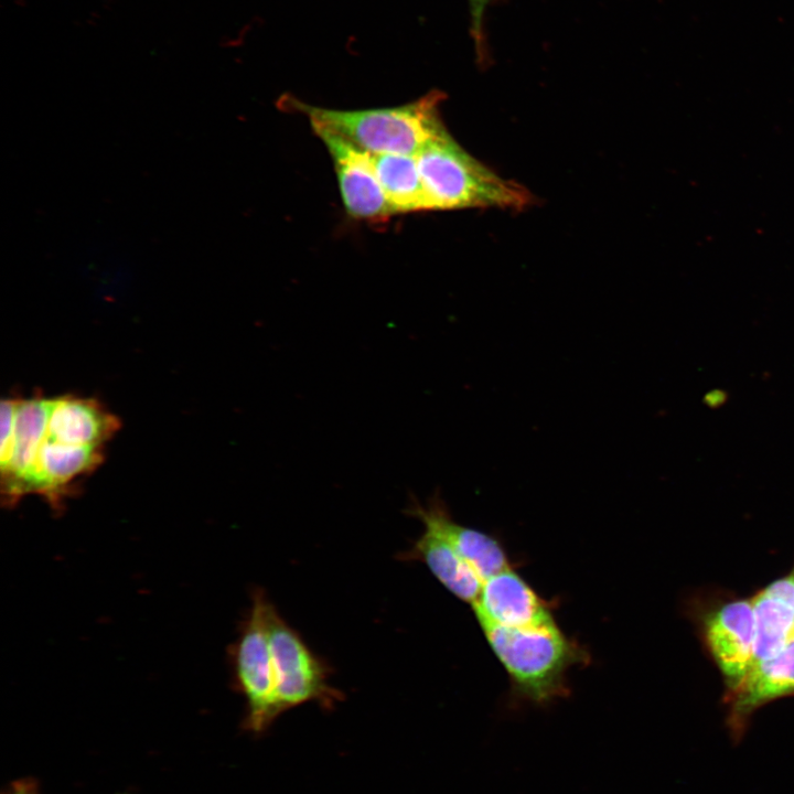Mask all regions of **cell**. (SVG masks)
<instances>
[{
  "label": "cell",
  "mask_w": 794,
  "mask_h": 794,
  "mask_svg": "<svg viewBox=\"0 0 794 794\" xmlns=\"http://www.w3.org/2000/svg\"><path fill=\"white\" fill-rule=\"evenodd\" d=\"M481 627L509 677L512 696L519 702L548 706L567 697L569 669L590 659L583 646L567 636L555 619L517 629Z\"/></svg>",
  "instance_id": "obj_1"
},
{
  "label": "cell",
  "mask_w": 794,
  "mask_h": 794,
  "mask_svg": "<svg viewBox=\"0 0 794 794\" xmlns=\"http://www.w3.org/2000/svg\"><path fill=\"white\" fill-rule=\"evenodd\" d=\"M444 98L433 89L401 106L360 110L315 107L293 96L280 101L285 109L307 116L312 128L332 131L368 153L416 155L446 128L439 111Z\"/></svg>",
  "instance_id": "obj_2"
},
{
  "label": "cell",
  "mask_w": 794,
  "mask_h": 794,
  "mask_svg": "<svg viewBox=\"0 0 794 794\" xmlns=\"http://www.w3.org/2000/svg\"><path fill=\"white\" fill-rule=\"evenodd\" d=\"M416 157L432 211L474 207L521 211L534 202L525 186L484 165L446 128Z\"/></svg>",
  "instance_id": "obj_3"
},
{
  "label": "cell",
  "mask_w": 794,
  "mask_h": 794,
  "mask_svg": "<svg viewBox=\"0 0 794 794\" xmlns=\"http://www.w3.org/2000/svg\"><path fill=\"white\" fill-rule=\"evenodd\" d=\"M270 605L262 590L254 591L251 607L232 651L236 687L246 700L243 726L253 733L266 731L280 716L268 633Z\"/></svg>",
  "instance_id": "obj_4"
},
{
  "label": "cell",
  "mask_w": 794,
  "mask_h": 794,
  "mask_svg": "<svg viewBox=\"0 0 794 794\" xmlns=\"http://www.w3.org/2000/svg\"><path fill=\"white\" fill-rule=\"evenodd\" d=\"M268 633L280 715L310 701L329 709L343 699V694L329 684L331 669L328 664L311 651L272 603L268 612Z\"/></svg>",
  "instance_id": "obj_5"
},
{
  "label": "cell",
  "mask_w": 794,
  "mask_h": 794,
  "mask_svg": "<svg viewBox=\"0 0 794 794\" xmlns=\"http://www.w3.org/2000/svg\"><path fill=\"white\" fill-rule=\"evenodd\" d=\"M701 635L720 669L727 690L748 674L754 646L755 620L751 600L736 599L709 610L701 618Z\"/></svg>",
  "instance_id": "obj_6"
},
{
  "label": "cell",
  "mask_w": 794,
  "mask_h": 794,
  "mask_svg": "<svg viewBox=\"0 0 794 794\" xmlns=\"http://www.w3.org/2000/svg\"><path fill=\"white\" fill-rule=\"evenodd\" d=\"M333 161L337 184L346 213L354 219L380 222L393 210L384 194L371 153L336 133L313 128Z\"/></svg>",
  "instance_id": "obj_7"
},
{
  "label": "cell",
  "mask_w": 794,
  "mask_h": 794,
  "mask_svg": "<svg viewBox=\"0 0 794 794\" xmlns=\"http://www.w3.org/2000/svg\"><path fill=\"white\" fill-rule=\"evenodd\" d=\"M788 696H794V639L779 655L750 668L743 680L726 693V725L732 741L743 738L754 711Z\"/></svg>",
  "instance_id": "obj_8"
},
{
  "label": "cell",
  "mask_w": 794,
  "mask_h": 794,
  "mask_svg": "<svg viewBox=\"0 0 794 794\" xmlns=\"http://www.w3.org/2000/svg\"><path fill=\"white\" fill-rule=\"evenodd\" d=\"M472 608L481 626L517 629L554 620L548 602L513 567L483 581Z\"/></svg>",
  "instance_id": "obj_9"
},
{
  "label": "cell",
  "mask_w": 794,
  "mask_h": 794,
  "mask_svg": "<svg viewBox=\"0 0 794 794\" xmlns=\"http://www.w3.org/2000/svg\"><path fill=\"white\" fill-rule=\"evenodd\" d=\"M51 408L52 398H18L11 457L8 466L1 471V498L8 507L30 494Z\"/></svg>",
  "instance_id": "obj_10"
},
{
  "label": "cell",
  "mask_w": 794,
  "mask_h": 794,
  "mask_svg": "<svg viewBox=\"0 0 794 794\" xmlns=\"http://www.w3.org/2000/svg\"><path fill=\"white\" fill-rule=\"evenodd\" d=\"M406 513L438 528L482 581L512 567L503 544L493 535L457 523L438 492L423 505L411 496Z\"/></svg>",
  "instance_id": "obj_11"
},
{
  "label": "cell",
  "mask_w": 794,
  "mask_h": 794,
  "mask_svg": "<svg viewBox=\"0 0 794 794\" xmlns=\"http://www.w3.org/2000/svg\"><path fill=\"white\" fill-rule=\"evenodd\" d=\"M105 447L74 446L45 440L40 449L30 494L41 495L54 509L72 493L79 480L104 461Z\"/></svg>",
  "instance_id": "obj_12"
},
{
  "label": "cell",
  "mask_w": 794,
  "mask_h": 794,
  "mask_svg": "<svg viewBox=\"0 0 794 794\" xmlns=\"http://www.w3.org/2000/svg\"><path fill=\"white\" fill-rule=\"evenodd\" d=\"M116 415L95 398H52L46 439L74 446L105 447L120 429Z\"/></svg>",
  "instance_id": "obj_13"
},
{
  "label": "cell",
  "mask_w": 794,
  "mask_h": 794,
  "mask_svg": "<svg viewBox=\"0 0 794 794\" xmlns=\"http://www.w3.org/2000/svg\"><path fill=\"white\" fill-rule=\"evenodd\" d=\"M755 620L750 668L779 655L794 633V573L779 579L752 599ZM749 672V670H748Z\"/></svg>",
  "instance_id": "obj_14"
},
{
  "label": "cell",
  "mask_w": 794,
  "mask_h": 794,
  "mask_svg": "<svg viewBox=\"0 0 794 794\" xmlns=\"http://www.w3.org/2000/svg\"><path fill=\"white\" fill-rule=\"evenodd\" d=\"M423 526V533L399 558L423 562L448 591L472 607L483 581L438 528L430 524Z\"/></svg>",
  "instance_id": "obj_15"
},
{
  "label": "cell",
  "mask_w": 794,
  "mask_h": 794,
  "mask_svg": "<svg viewBox=\"0 0 794 794\" xmlns=\"http://www.w3.org/2000/svg\"><path fill=\"white\" fill-rule=\"evenodd\" d=\"M371 157L394 214L432 211L416 155L371 153Z\"/></svg>",
  "instance_id": "obj_16"
},
{
  "label": "cell",
  "mask_w": 794,
  "mask_h": 794,
  "mask_svg": "<svg viewBox=\"0 0 794 794\" xmlns=\"http://www.w3.org/2000/svg\"><path fill=\"white\" fill-rule=\"evenodd\" d=\"M503 0H468L470 14V35L473 40L476 61L486 64L489 61V43L486 39V12L493 4Z\"/></svg>",
  "instance_id": "obj_17"
},
{
  "label": "cell",
  "mask_w": 794,
  "mask_h": 794,
  "mask_svg": "<svg viewBox=\"0 0 794 794\" xmlns=\"http://www.w3.org/2000/svg\"><path fill=\"white\" fill-rule=\"evenodd\" d=\"M17 403L18 398H4L0 405V471L8 466L11 457Z\"/></svg>",
  "instance_id": "obj_18"
},
{
  "label": "cell",
  "mask_w": 794,
  "mask_h": 794,
  "mask_svg": "<svg viewBox=\"0 0 794 794\" xmlns=\"http://www.w3.org/2000/svg\"><path fill=\"white\" fill-rule=\"evenodd\" d=\"M2 794H40L39 785L32 777L13 781Z\"/></svg>",
  "instance_id": "obj_19"
},
{
  "label": "cell",
  "mask_w": 794,
  "mask_h": 794,
  "mask_svg": "<svg viewBox=\"0 0 794 794\" xmlns=\"http://www.w3.org/2000/svg\"><path fill=\"white\" fill-rule=\"evenodd\" d=\"M728 399V395L722 389H712L705 395L704 403L710 408L722 406Z\"/></svg>",
  "instance_id": "obj_20"
},
{
  "label": "cell",
  "mask_w": 794,
  "mask_h": 794,
  "mask_svg": "<svg viewBox=\"0 0 794 794\" xmlns=\"http://www.w3.org/2000/svg\"><path fill=\"white\" fill-rule=\"evenodd\" d=\"M793 639H794V633H793V637H792V640H793Z\"/></svg>",
  "instance_id": "obj_21"
}]
</instances>
